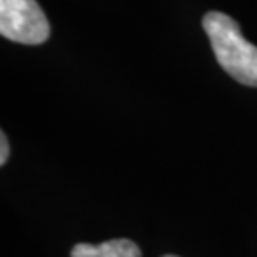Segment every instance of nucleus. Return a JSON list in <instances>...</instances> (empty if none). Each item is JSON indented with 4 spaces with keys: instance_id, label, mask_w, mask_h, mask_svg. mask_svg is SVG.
I'll return each mask as SVG.
<instances>
[{
    "instance_id": "2",
    "label": "nucleus",
    "mask_w": 257,
    "mask_h": 257,
    "mask_svg": "<svg viewBox=\"0 0 257 257\" xmlns=\"http://www.w3.org/2000/svg\"><path fill=\"white\" fill-rule=\"evenodd\" d=\"M0 35L37 46L50 38V21L37 0H0Z\"/></svg>"
},
{
    "instance_id": "1",
    "label": "nucleus",
    "mask_w": 257,
    "mask_h": 257,
    "mask_svg": "<svg viewBox=\"0 0 257 257\" xmlns=\"http://www.w3.org/2000/svg\"><path fill=\"white\" fill-rule=\"evenodd\" d=\"M202 27L221 69L236 82L257 88V46L242 37L238 23L223 12H208Z\"/></svg>"
},
{
    "instance_id": "4",
    "label": "nucleus",
    "mask_w": 257,
    "mask_h": 257,
    "mask_svg": "<svg viewBox=\"0 0 257 257\" xmlns=\"http://www.w3.org/2000/svg\"><path fill=\"white\" fill-rule=\"evenodd\" d=\"M8 156H10V143H8V138H6V134L2 132L0 134V164L4 166L8 162Z\"/></svg>"
},
{
    "instance_id": "5",
    "label": "nucleus",
    "mask_w": 257,
    "mask_h": 257,
    "mask_svg": "<svg viewBox=\"0 0 257 257\" xmlns=\"http://www.w3.org/2000/svg\"><path fill=\"white\" fill-rule=\"evenodd\" d=\"M162 257H179V255H174V253H168V255H162Z\"/></svg>"
},
{
    "instance_id": "3",
    "label": "nucleus",
    "mask_w": 257,
    "mask_h": 257,
    "mask_svg": "<svg viewBox=\"0 0 257 257\" xmlns=\"http://www.w3.org/2000/svg\"><path fill=\"white\" fill-rule=\"evenodd\" d=\"M71 257H141V249L134 240L114 238L101 244H76Z\"/></svg>"
}]
</instances>
